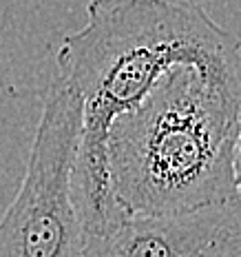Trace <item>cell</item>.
<instances>
[{
	"instance_id": "6da1fadb",
	"label": "cell",
	"mask_w": 241,
	"mask_h": 257,
	"mask_svg": "<svg viewBox=\"0 0 241 257\" xmlns=\"http://www.w3.org/2000/svg\"><path fill=\"white\" fill-rule=\"evenodd\" d=\"M56 64L82 98L71 186L84 235H93L124 215L106 158L113 120L177 64L241 69V40L199 0H91L87 25L64 36Z\"/></svg>"
},
{
	"instance_id": "7a4b0ae2",
	"label": "cell",
	"mask_w": 241,
	"mask_h": 257,
	"mask_svg": "<svg viewBox=\"0 0 241 257\" xmlns=\"http://www.w3.org/2000/svg\"><path fill=\"white\" fill-rule=\"evenodd\" d=\"M239 120L241 69H168L109 128V178L122 211L175 215L237 200Z\"/></svg>"
},
{
	"instance_id": "3957f363",
	"label": "cell",
	"mask_w": 241,
	"mask_h": 257,
	"mask_svg": "<svg viewBox=\"0 0 241 257\" xmlns=\"http://www.w3.org/2000/svg\"><path fill=\"white\" fill-rule=\"evenodd\" d=\"M82 98L56 73L47 91L14 202L0 217V257H82L84 226L73 200Z\"/></svg>"
},
{
	"instance_id": "277c9868",
	"label": "cell",
	"mask_w": 241,
	"mask_h": 257,
	"mask_svg": "<svg viewBox=\"0 0 241 257\" xmlns=\"http://www.w3.org/2000/svg\"><path fill=\"white\" fill-rule=\"evenodd\" d=\"M82 257H241V200L175 215H126L84 239Z\"/></svg>"
},
{
	"instance_id": "5b68a950",
	"label": "cell",
	"mask_w": 241,
	"mask_h": 257,
	"mask_svg": "<svg viewBox=\"0 0 241 257\" xmlns=\"http://www.w3.org/2000/svg\"><path fill=\"white\" fill-rule=\"evenodd\" d=\"M232 175H234V189H237V197L241 200V120H239L237 140H234V153H232Z\"/></svg>"
}]
</instances>
